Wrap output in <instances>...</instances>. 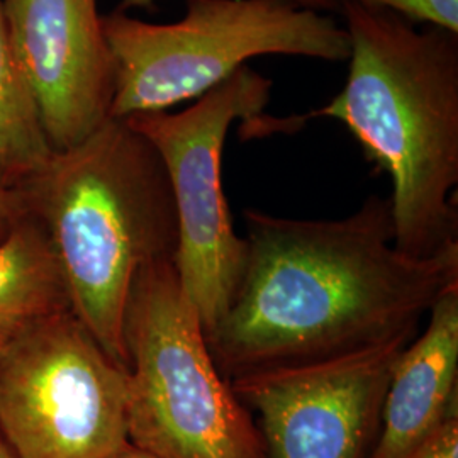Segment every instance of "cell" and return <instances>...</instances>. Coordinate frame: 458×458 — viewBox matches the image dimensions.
I'll use <instances>...</instances> for the list:
<instances>
[{
    "label": "cell",
    "instance_id": "cell-1",
    "mask_svg": "<svg viewBox=\"0 0 458 458\" xmlns=\"http://www.w3.org/2000/svg\"><path fill=\"white\" fill-rule=\"evenodd\" d=\"M243 217L242 276L206 335L228 380L416 335L435 301L458 285V243L429 259L395 248L389 197H369L342 219L257 209Z\"/></svg>",
    "mask_w": 458,
    "mask_h": 458
},
{
    "label": "cell",
    "instance_id": "cell-2",
    "mask_svg": "<svg viewBox=\"0 0 458 458\" xmlns=\"http://www.w3.org/2000/svg\"><path fill=\"white\" fill-rule=\"evenodd\" d=\"M350 38L344 89L311 117L342 123L393 194L394 245L429 259L458 243V33L342 0Z\"/></svg>",
    "mask_w": 458,
    "mask_h": 458
},
{
    "label": "cell",
    "instance_id": "cell-3",
    "mask_svg": "<svg viewBox=\"0 0 458 458\" xmlns=\"http://www.w3.org/2000/svg\"><path fill=\"white\" fill-rule=\"evenodd\" d=\"M17 191L48 240L68 310L126 369L132 285L149 265L174 260L179 246L158 151L126 119L111 117L79 145L51 151Z\"/></svg>",
    "mask_w": 458,
    "mask_h": 458
},
{
    "label": "cell",
    "instance_id": "cell-4",
    "mask_svg": "<svg viewBox=\"0 0 458 458\" xmlns=\"http://www.w3.org/2000/svg\"><path fill=\"white\" fill-rule=\"evenodd\" d=\"M102 24L114 58V119L197 100L253 58H350L344 24L291 0H185L175 22L153 24L115 9Z\"/></svg>",
    "mask_w": 458,
    "mask_h": 458
},
{
    "label": "cell",
    "instance_id": "cell-5",
    "mask_svg": "<svg viewBox=\"0 0 458 458\" xmlns=\"http://www.w3.org/2000/svg\"><path fill=\"white\" fill-rule=\"evenodd\" d=\"M124 344L128 442L158 458H267L248 408L213 360L174 260L136 278Z\"/></svg>",
    "mask_w": 458,
    "mask_h": 458
},
{
    "label": "cell",
    "instance_id": "cell-6",
    "mask_svg": "<svg viewBox=\"0 0 458 458\" xmlns=\"http://www.w3.org/2000/svg\"><path fill=\"white\" fill-rule=\"evenodd\" d=\"M272 85L243 66L182 111L126 119L158 151L168 174L179 223L174 265L206 335L226 311L245 260V238L234 233L223 187V149L236 121H259Z\"/></svg>",
    "mask_w": 458,
    "mask_h": 458
},
{
    "label": "cell",
    "instance_id": "cell-7",
    "mask_svg": "<svg viewBox=\"0 0 458 458\" xmlns=\"http://www.w3.org/2000/svg\"><path fill=\"white\" fill-rule=\"evenodd\" d=\"M0 431L16 458H107L128 443V372L68 311L0 350Z\"/></svg>",
    "mask_w": 458,
    "mask_h": 458
},
{
    "label": "cell",
    "instance_id": "cell-8",
    "mask_svg": "<svg viewBox=\"0 0 458 458\" xmlns=\"http://www.w3.org/2000/svg\"><path fill=\"white\" fill-rule=\"evenodd\" d=\"M416 335L231 378L234 395L259 412L265 457L369 458L394 367Z\"/></svg>",
    "mask_w": 458,
    "mask_h": 458
},
{
    "label": "cell",
    "instance_id": "cell-9",
    "mask_svg": "<svg viewBox=\"0 0 458 458\" xmlns=\"http://www.w3.org/2000/svg\"><path fill=\"white\" fill-rule=\"evenodd\" d=\"M11 45L53 151L111 119L114 58L98 0H2Z\"/></svg>",
    "mask_w": 458,
    "mask_h": 458
},
{
    "label": "cell",
    "instance_id": "cell-10",
    "mask_svg": "<svg viewBox=\"0 0 458 458\" xmlns=\"http://www.w3.org/2000/svg\"><path fill=\"white\" fill-rule=\"evenodd\" d=\"M458 412V285L428 311L426 329L394 367L369 458H401Z\"/></svg>",
    "mask_w": 458,
    "mask_h": 458
},
{
    "label": "cell",
    "instance_id": "cell-11",
    "mask_svg": "<svg viewBox=\"0 0 458 458\" xmlns=\"http://www.w3.org/2000/svg\"><path fill=\"white\" fill-rule=\"evenodd\" d=\"M66 310L64 284L48 240L24 211L0 240V350L41 319Z\"/></svg>",
    "mask_w": 458,
    "mask_h": 458
},
{
    "label": "cell",
    "instance_id": "cell-12",
    "mask_svg": "<svg viewBox=\"0 0 458 458\" xmlns=\"http://www.w3.org/2000/svg\"><path fill=\"white\" fill-rule=\"evenodd\" d=\"M51 151L17 64L0 0V183L17 189L47 164Z\"/></svg>",
    "mask_w": 458,
    "mask_h": 458
},
{
    "label": "cell",
    "instance_id": "cell-13",
    "mask_svg": "<svg viewBox=\"0 0 458 458\" xmlns=\"http://www.w3.org/2000/svg\"><path fill=\"white\" fill-rule=\"evenodd\" d=\"M404 17L414 24L437 26L458 33V0H355Z\"/></svg>",
    "mask_w": 458,
    "mask_h": 458
},
{
    "label": "cell",
    "instance_id": "cell-14",
    "mask_svg": "<svg viewBox=\"0 0 458 458\" xmlns=\"http://www.w3.org/2000/svg\"><path fill=\"white\" fill-rule=\"evenodd\" d=\"M401 458H458V412L448 416L429 437Z\"/></svg>",
    "mask_w": 458,
    "mask_h": 458
},
{
    "label": "cell",
    "instance_id": "cell-15",
    "mask_svg": "<svg viewBox=\"0 0 458 458\" xmlns=\"http://www.w3.org/2000/svg\"><path fill=\"white\" fill-rule=\"evenodd\" d=\"M22 216L24 206L19 191L0 183V240L16 226Z\"/></svg>",
    "mask_w": 458,
    "mask_h": 458
},
{
    "label": "cell",
    "instance_id": "cell-16",
    "mask_svg": "<svg viewBox=\"0 0 458 458\" xmlns=\"http://www.w3.org/2000/svg\"><path fill=\"white\" fill-rule=\"evenodd\" d=\"M155 2L157 0H121L117 11L130 13L134 9H151ZM291 2L323 14H340V7H342V0H291Z\"/></svg>",
    "mask_w": 458,
    "mask_h": 458
},
{
    "label": "cell",
    "instance_id": "cell-17",
    "mask_svg": "<svg viewBox=\"0 0 458 458\" xmlns=\"http://www.w3.org/2000/svg\"><path fill=\"white\" fill-rule=\"evenodd\" d=\"M107 458H158L148 452H143L140 448H136L131 443H124L119 450H115L114 454L111 457Z\"/></svg>",
    "mask_w": 458,
    "mask_h": 458
},
{
    "label": "cell",
    "instance_id": "cell-18",
    "mask_svg": "<svg viewBox=\"0 0 458 458\" xmlns=\"http://www.w3.org/2000/svg\"><path fill=\"white\" fill-rule=\"evenodd\" d=\"M0 458H16L14 452L9 446V443L4 438L2 431H0Z\"/></svg>",
    "mask_w": 458,
    "mask_h": 458
}]
</instances>
